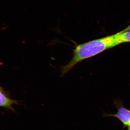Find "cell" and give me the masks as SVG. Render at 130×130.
I'll return each instance as SVG.
<instances>
[{
  "instance_id": "4",
  "label": "cell",
  "mask_w": 130,
  "mask_h": 130,
  "mask_svg": "<svg viewBox=\"0 0 130 130\" xmlns=\"http://www.w3.org/2000/svg\"><path fill=\"white\" fill-rule=\"evenodd\" d=\"M117 45L125 43L130 42V30L120 31L115 34Z\"/></svg>"
},
{
  "instance_id": "5",
  "label": "cell",
  "mask_w": 130,
  "mask_h": 130,
  "mask_svg": "<svg viewBox=\"0 0 130 130\" xmlns=\"http://www.w3.org/2000/svg\"><path fill=\"white\" fill-rule=\"evenodd\" d=\"M128 30H130V25L128 26L126 28H125V29H123V30H121V31H128Z\"/></svg>"
},
{
  "instance_id": "3",
  "label": "cell",
  "mask_w": 130,
  "mask_h": 130,
  "mask_svg": "<svg viewBox=\"0 0 130 130\" xmlns=\"http://www.w3.org/2000/svg\"><path fill=\"white\" fill-rule=\"evenodd\" d=\"M18 104L17 100L11 99L0 88V107L9 109L15 112V110L13 107V105Z\"/></svg>"
},
{
  "instance_id": "1",
  "label": "cell",
  "mask_w": 130,
  "mask_h": 130,
  "mask_svg": "<svg viewBox=\"0 0 130 130\" xmlns=\"http://www.w3.org/2000/svg\"><path fill=\"white\" fill-rule=\"evenodd\" d=\"M117 46L118 45L115 34L78 44L73 50V55L69 62L61 67L62 76L69 72L80 62L96 56Z\"/></svg>"
},
{
  "instance_id": "2",
  "label": "cell",
  "mask_w": 130,
  "mask_h": 130,
  "mask_svg": "<svg viewBox=\"0 0 130 130\" xmlns=\"http://www.w3.org/2000/svg\"><path fill=\"white\" fill-rule=\"evenodd\" d=\"M103 117H112L118 118L125 126H130V110L123 106L118 109V111L116 114H104Z\"/></svg>"
},
{
  "instance_id": "6",
  "label": "cell",
  "mask_w": 130,
  "mask_h": 130,
  "mask_svg": "<svg viewBox=\"0 0 130 130\" xmlns=\"http://www.w3.org/2000/svg\"><path fill=\"white\" fill-rule=\"evenodd\" d=\"M128 130H130V126L129 127V129H128Z\"/></svg>"
}]
</instances>
